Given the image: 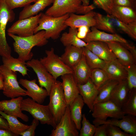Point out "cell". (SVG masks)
Masks as SVG:
<instances>
[{"label": "cell", "mask_w": 136, "mask_h": 136, "mask_svg": "<svg viewBox=\"0 0 136 136\" xmlns=\"http://www.w3.org/2000/svg\"><path fill=\"white\" fill-rule=\"evenodd\" d=\"M8 35L14 40L13 46L14 51L18 55V58L25 62L32 59L33 54L31 50L33 47L43 46L48 42L45 37V31L43 30L25 37L10 33H8Z\"/></svg>", "instance_id": "1"}, {"label": "cell", "mask_w": 136, "mask_h": 136, "mask_svg": "<svg viewBox=\"0 0 136 136\" xmlns=\"http://www.w3.org/2000/svg\"><path fill=\"white\" fill-rule=\"evenodd\" d=\"M95 8L94 4L84 6L82 0H54L52 6L45 14L54 17L71 13L85 14Z\"/></svg>", "instance_id": "2"}, {"label": "cell", "mask_w": 136, "mask_h": 136, "mask_svg": "<svg viewBox=\"0 0 136 136\" xmlns=\"http://www.w3.org/2000/svg\"><path fill=\"white\" fill-rule=\"evenodd\" d=\"M67 14L58 17L49 16L41 13L38 26L35 30L34 34L41 30L45 31V37L47 39H57L60 33L67 27L65 21L69 17Z\"/></svg>", "instance_id": "3"}, {"label": "cell", "mask_w": 136, "mask_h": 136, "mask_svg": "<svg viewBox=\"0 0 136 136\" xmlns=\"http://www.w3.org/2000/svg\"><path fill=\"white\" fill-rule=\"evenodd\" d=\"M21 108L22 111L29 112L41 124L50 125L53 129L56 127L57 124L48 105H42L31 98H27L22 100Z\"/></svg>", "instance_id": "4"}, {"label": "cell", "mask_w": 136, "mask_h": 136, "mask_svg": "<svg viewBox=\"0 0 136 136\" xmlns=\"http://www.w3.org/2000/svg\"><path fill=\"white\" fill-rule=\"evenodd\" d=\"M49 96V108L56 123L60 121L67 106L62 83L56 80L52 85Z\"/></svg>", "instance_id": "5"}, {"label": "cell", "mask_w": 136, "mask_h": 136, "mask_svg": "<svg viewBox=\"0 0 136 136\" xmlns=\"http://www.w3.org/2000/svg\"><path fill=\"white\" fill-rule=\"evenodd\" d=\"M15 14L9 8L4 0H0V55L9 58L11 56V49L7 42L6 35V26L8 22L13 21Z\"/></svg>", "instance_id": "6"}, {"label": "cell", "mask_w": 136, "mask_h": 136, "mask_svg": "<svg viewBox=\"0 0 136 136\" xmlns=\"http://www.w3.org/2000/svg\"><path fill=\"white\" fill-rule=\"evenodd\" d=\"M45 52L46 56L41 58L40 60L55 80L64 74L73 73L72 69L65 64L60 57L55 53L53 48L46 50Z\"/></svg>", "instance_id": "7"}, {"label": "cell", "mask_w": 136, "mask_h": 136, "mask_svg": "<svg viewBox=\"0 0 136 136\" xmlns=\"http://www.w3.org/2000/svg\"><path fill=\"white\" fill-rule=\"evenodd\" d=\"M0 71L4 80L3 94L11 98L26 96L27 91L19 86L17 79V73L11 70L3 65H0Z\"/></svg>", "instance_id": "8"}, {"label": "cell", "mask_w": 136, "mask_h": 136, "mask_svg": "<svg viewBox=\"0 0 136 136\" xmlns=\"http://www.w3.org/2000/svg\"><path fill=\"white\" fill-rule=\"evenodd\" d=\"M125 115L121 108L110 100L94 104L92 114L94 119L101 121L108 117L121 119Z\"/></svg>", "instance_id": "9"}, {"label": "cell", "mask_w": 136, "mask_h": 136, "mask_svg": "<svg viewBox=\"0 0 136 136\" xmlns=\"http://www.w3.org/2000/svg\"><path fill=\"white\" fill-rule=\"evenodd\" d=\"M41 13L29 18L19 19L8 29V33L21 37L28 36L34 34L38 26Z\"/></svg>", "instance_id": "10"}, {"label": "cell", "mask_w": 136, "mask_h": 136, "mask_svg": "<svg viewBox=\"0 0 136 136\" xmlns=\"http://www.w3.org/2000/svg\"><path fill=\"white\" fill-rule=\"evenodd\" d=\"M78 130L71 117L70 106L67 105L64 114L50 136H79Z\"/></svg>", "instance_id": "11"}, {"label": "cell", "mask_w": 136, "mask_h": 136, "mask_svg": "<svg viewBox=\"0 0 136 136\" xmlns=\"http://www.w3.org/2000/svg\"><path fill=\"white\" fill-rule=\"evenodd\" d=\"M26 64L33 69L37 76L40 86L45 88L49 96L52 86L56 80L38 59H32L27 61Z\"/></svg>", "instance_id": "12"}, {"label": "cell", "mask_w": 136, "mask_h": 136, "mask_svg": "<svg viewBox=\"0 0 136 136\" xmlns=\"http://www.w3.org/2000/svg\"><path fill=\"white\" fill-rule=\"evenodd\" d=\"M136 116L131 115H125L123 117L118 119L113 118L101 121L94 119L93 123L95 126L103 124H111L118 127L125 132L129 133L132 136H136Z\"/></svg>", "instance_id": "13"}, {"label": "cell", "mask_w": 136, "mask_h": 136, "mask_svg": "<svg viewBox=\"0 0 136 136\" xmlns=\"http://www.w3.org/2000/svg\"><path fill=\"white\" fill-rule=\"evenodd\" d=\"M19 83L26 89V95L30 97L32 100L39 104H42L49 96L46 90L36 83L35 79L29 80L21 78Z\"/></svg>", "instance_id": "14"}, {"label": "cell", "mask_w": 136, "mask_h": 136, "mask_svg": "<svg viewBox=\"0 0 136 136\" xmlns=\"http://www.w3.org/2000/svg\"><path fill=\"white\" fill-rule=\"evenodd\" d=\"M23 99L22 96L11 98L9 100L0 101V111L6 114L21 118L23 121L27 122L29 117L22 112L21 104Z\"/></svg>", "instance_id": "15"}, {"label": "cell", "mask_w": 136, "mask_h": 136, "mask_svg": "<svg viewBox=\"0 0 136 136\" xmlns=\"http://www.w3.org/2000/svg\"><path fill=\"white\" fill-rule=\"evenodd\" d=\"M94 17L96 21L95 27L96 28L111 33L120 32V21L111 15H104L95 12Z\"/></svg>", "instance_id": "16"}, {"label": "cell", "mask_w": 136, "mask_h": 136, "mask_svg": "<svg viewBox=\"0 0 136 136\" xmlns=\"http://www.w3.org/2000/svg\"><path fill=\"white\" fill-rule=\"evenodd\" d=\"M77 85L79 94L82 96L84 104L92 112L94 102L98 94V89L90 78L84 84Z\"/></svg>", "instance_id": "17"}, {"label": "cell", "mask_w": 136, "mask_h": 136, "mask_svg": "<svg viewBox=\"0 0 136 136\" xmlns=\"http://www.w3.org/2000/svg\"><path fill=\"white\" fill-rule=\"evenodd\" d=\"M91 30L82 40L86 43L92 41H98L104 42H117L127 43V41L117 33H109L101 31L95 26L91 27Z\"/></svg>", "instance_id": "18"}, {"label": "cell", "mask_w": 136, "mask_h": 136, "mask_svg": "<svg viewBox=\"0 0 136 136\" xmlns=\"http://www.w3.org/2000/svg\"><path fill=\"white\" fill-rule=\"evenodd\" d=\"M63 93L67 105H70L79 94L78 85L72 74H67L61 76Z\"/></svg>", "instance_id": "19"}, {"label": "cell", "mask_w": 136, "mask_h": 136, "mask_svg": "<svg viewBox=\"0 0 136 136\" xmlns=\"http://www.w3.org/2000/svg\"><path fill=\"white\" fill-rule=\"evenodd\" d=\"M94 12L92 11L84 15L70 14L65 21V24L67 26L73 28H77L81 26L89 27L95 26L96 21L94 17Z\"/></svg>", "instance_id": "20"}, {"label": "cell", "mask_w": 136, "mask_h": 136, "mask_svg": "<svg viewBox=\"0 0 136 136\" xmlns=\"http://www.w3.org/2000/svg\"><path fill=\"white\" fill-rule=\"evenodd\" d=\"M86 43L85 47L106 62L117 59L106 42L92 41Z\"/></svg>", "instance_id": "21"}, {"label": "cell", "mask_w": 136, "mask_h": 136, "mask_svg": "<svg viewBox=\"0 0 136 136\" xmlns=\"http://www.w3.org/2000/svg\"><path fill=\"white\" fill-rule=\"evenodd\" d=\"M116 58L124 66L134 63V60L130 51L124 47L120 43L115 41L106 42Z\"/></svg>", "instance_id": "22"}, {"label": "cell", "mask_w": 136, "mask_h": 136, "mask_svg": "<svg viewBox=\"0 0 136 136\" xmlns=\"http://www.w3.org/2000/svg\"><path fill=\"white\" fill-rule=\"evenodd\" d=\"M109 79L119 81L126 79L127 73L124 66L117 59L107 62L103 69Z\"/></svg>", "instance_id": "23"}, {"label": "cell", "mask_w": 136, "mask_h": 136, "mask_svg": "<svg viewBox=\"0 0 136 136\" xmlns=\"http://www.w3.org/2000/svg\"><path fill=\"white\" fill-rule=\"evenodd\" d=\"M110 15L126 24L136 21V12L131 7L113 5Z\"/></svg>", "instance_id": "24"}, {"label": "cell", "mask_w": 136, "mask_h": 136, "mask_svg": "<svg viewBox=\"0 0 136 136\" xmlns=\"http://www.w3.org/2000/svg\"><path fill=\"white\" fill-rule=\"evenodd\" d=\"M83 55V48L69 46L65 47L64 52L60 57L65 64L72 69L81 60Z\"/></svg>", "instance_id": "25"}, {"label": "cell", "mask_w": 136, "mask_h": 136, "mask_svg": "<svg viewBox=\"0 0 136 136\" xmlns=\"http://www.w3.org/2000/svg\"><path fill=\"white\" fill-rule=\"evenodd\" d=\"M130 93L126 79L120 81L112 91L110 100L121 108L128 97Z\"/></svg>", "instance_id": "26"}, {"label": "cell", "mask_w": 136, "mask_h": 136, "mask_svg": "<svg viewBox=\"0 0 136 136\" xmlns=\"http://www.w3.org/2000/svg\"><path fill=\"white\" fill-rule=\"evenodd\" d=\"M72 70V75L77 85L84 84L90 78L91 69L87 64L83 54L81 60Z\"/></svg>", "instance_id": "27"}, {"label": "cell", "mask_w": 136, "mask_h": 136, "mask_svg": "<svg viewBox=\"0 0 136 136\" xmlns=\"http://www.w3.org/2000/svg\"><path fill=\"white\" fill-rule=\"evenodd\" d=\"M54 1L37 0L34 4L25 7L19 13V19H24L37 15L40 11L53 3Z\"/></svg>", "instance_id": "28"}, {"label": "cell", "mask_w": 136, "mask_h": 136, "mask_svg": "<svg viewBox=\"0 0 136 136\" xmlns=\"http://www.w3.org/2000/svg\"><path fill=\"white\" fill-rule=\"evenodd\" d=\"M84 104L82 96L79 94L70 105L71 117L79 130L81 127L82 111Z\"/></svg>", "instance_id": "29"}, {"label": "cell", "mask_w": 136, "mask_h": 136, "mask_svg": "<svg viewBox=\"0 0 136 136\" xmlns=\"http://www.w3.org/2000/svg\"><path fill=\"white\" fill-rule=\"evenodd\" d=\"M77 28L70 27L68 32H65L62 34L60 41L64 46H73L81 48L86 46L87 43L77 37Z\"/></svg>", "instance_id": "30"}, {"label": "cell", "mask_w": 136, "mask_h": 136, "mask_svg": "<svg viewBox=\"0 0 136 136\" xmlns=\"http://www.w3.org/2000/svg\"><path fill=\"white\" fill-rule=\"evenodd\" d=\"M3 65L9 69L14 72H18L24 76L28 75L29 71L26 62L20 58L11 56L9 58L2 57Z\"/></svg>", "instance_id": "31"}, {"label": "cell", "mask_w": 136, "mask_h": 136, "mask_svg": "<svg viewBox=\"0 0 136 136\" xmlns=\"http://www.w3.org/2000/svg\"><path fill=\"white\" fill-rule=\"evenodd\" d=\"M119 81L109 79L98 89V93L94 105L97 103L110 100L112 91Z\"/></svg>", "instance_id": "32"}, {"label": "cell", "mask_w": 136, "mask_h": 136, "mask_svg": "<svg viewBox=\"0 0 136 136\" xmlns=\"http://www.w3.org/2000/svg\"><path fill=\"white\" fill-rule=\"evenodd\" d=\"M0 114L7 121L9 130L16 136L20 135L21 133L28 129L29 126V125L20 122L17 117L8 115L1 111Z\"/></svg>", "instance_id": "33"}, {"label": "cell", "mask_w": 136, "mask_h": 136, "mask_svg": "<svg viewBox=\"0 0 136 136\" xmlns=\"http://www.w3.org/2000/svg\"><path fill=\"white\" fill-rule=\"evenodd\" d=\"M83 54L86 62L91 70L103 69L107 62L100 59L85 47H83Z\"/></svg>", "instance_id": "34"}, {"label": "cell", "mask_w": 136, "mask_h": 136, "mask_svg": "<svg viewBox=\"0 0 136 136\" xmlns=\"http://www.w3.org/2000/svg\"><path fill=\"white\" fill-rule=\"evenodd\" d=\"M121 109L125 115L136 116V89L130 91L128 97Z\"/></svg>", "instance_id": "35"}, {"label": "cell", "mask_w": 136, "mask_h": 136, "mask_svg": "<svg viewBox=\"0 0 136 136\" xmlns=\"http://www.w3.org/2000/svg\"><path fill=\"white\" fill-rule=\"evenodd\" d=\"M90 78L98 89L109 79L105 71L99 68L91 70Z\"/></svg>", "instance_id": "36"}, {"label": "cell", "mask_w": 136, "mask_h": 136, "mask_svg": "<svg viewBox=\"0 0 136 136\" xmlns=\"http://www.w3.org/2000/svg\"><path fill=\"white\" fill-rule=\"evenodd\" d=\"M82 127L79 133V136H93L94 133L95 126L90 123L85 114H82L81 122Z\"/></svg>", "instance_id": "37"}, {"label": "cell", "mask_w": 136, "mask_h": 136, "mask_svg": "<svg viewBox=\"0 0 136 136\" xmlns=\"http://www.w3.org/2000/svg\"><path fill=\"white\" fill-rule=\"evenodd\" d=\"M127 73L126 80L130 91L136 89V65L134 63L124 66Z\"/></svg>", "instance_id": "38"}, {"label": "cell", "mask_w": 136, "mask_h": 136, "mask_svg": "<svg viewBox=\"0 0 136 136\" xmlns=\"http://www.w3.org/2000/svg\"><path fill=\"white\" fill-rule=\"evenodd\" d=\"M9 8L13 10L15 8L24 7L35 2L37 0H4Z\"/></svg>", "instance_id": "39"}, {"label": "cell", "mask_w": 136, "mask_h": 136, "mask_svg": "<svg viewBox=\"0 0 136 136\" xmlns=\"http://www.w3.org/2000/svg\"><path fill=\"white\" fill-rule=\"evenodd\" d=\"M93 1L94 5L103 10L107 14L110 15L113 5V0H93Z\"/></svg>", "instance_id": "40"}, {"label": "cell", "mask_w": 136, "mask_h": 136, "mask_svg": "<svg viewBox=\"0 0 136 136\" xmlns=\"http://www.w3.org/2000/svg\"><path fill=\"white\" fill-rule=\"evenodd\" d=\"M116 126L108 124L107 128V136H132L130 134L122 131Z\"/></svg>", "instance_id": "41"}, {"label": "cell", "mask_w": 136, "mask_h": 136, "mask_svg": "<svg viewBox=\"0 0 136 136\" xmlns=\"http://www.w3.org/2000/svg\"><path fill=\"white\" fill-rule=\"evenodd\" d=\"M39 121L34 118L31 124L28 128L21 133L20 135L21 136H34L35 135V130L39 124Z\"/></svg>", "instance_id": "42"}, {"label": "cell", "mask_w": 136, "mask_h": 136, "mask_svg": "<svg viewBox=\"0 0 136 136\" xmlns=\"http://www.w3.org/2000/svg\"><path fill=\"white\" fill-rule=\"evenodd\" d=\"M108 124H103L95 126L94 136H107V128Z\"/></svg>", "instance_id": "43"}, {"label": "cell", "mask_w": 136, "mask_h": 136, "mask_svg": "<svg viewBox=\"0 0 136 136\" xmlns=\"http://www.w3.org/2000/svg\"><path fill=\"white\" fill-rule=\"evenodd\" d=\"M113 5L134 8L135 2L132 0H113Z\"/></svg>", "instance_id": "44"}, {"label": "cell", "mask_w": 136, "mask_h": 136, "mask_svg": "<svg viewBox=\"0 0 136 136\" xmlns=\"http://www.w3.org/2000/svg\"><path fill=\"white\" fill-rule=\"evenodd\" d=\"M89 28L86 26H81L78 28L77 37L82 40L84 39L87 33L90 31Z\"/></svg>", "instance_id": "45"}, {"label": "cell", "mask_w": 136, "mask_h": 136, "mask_svg": "<svg viewBox=\"0 0 136 136\" xmlns=\"http://www.w3.org/2000/svg\"><path fill=\"white\" fill-rule=\"evenodd\" d=\"M0 136H16L9 129L0 128Z\"/></svg>", "instance_id": "46"}, {"label": "cell", "mask_w": 136, "mask_h": 136, "mask_svg": "<svg viewBox=\"0 0 136 136\" xmlns=\"http://www.w3.org/2000/svg\"><path fill=\"white\" fill-rule=\"evenodd\" d=\"M127 24L131 32L136 37V21L132 22Z\"/></svg>", "instance_id": "47"}, {"label": "cell", "mask_w": 136, "mask_h": 136, "mask_svg": "<svg viewBox=\"0 0 136 136\" xmlns=\"http://www.w3.org/2000/svg\"><path fill=\"white\" fill-rule=\"evenodd\" d=\"M0 128L9 129L8 123L5 118L0 116Z\"/></svg>", "instance_id": "48"}, {"label": "cell", "mask_w": 136, "mask_h": 136, "mask_svg": "<svg viewBox=\"0 0 136 136\" xmlns=\"http://www.w3.org/2000/svg\"><path fill=\"white\" fill-rule=\"evenodd\" d=\"M4 87V80L3 76L0 71V90H3Z\"/></svg>", "instance_id": "49"}, {"label": "cell", "mask_w": 136, "mask_h": 136, "mask_svg": "<svg viewBox=\"0 0 136 136\" xmlns=\"http://www.w3.org/2000/svg\"><path fill=\"white\" fill-rule=\"evenodd\" d=\"M133 1L135 2V0H132Z\"/></svg>", "instance_id": "50"}]
</instances>
